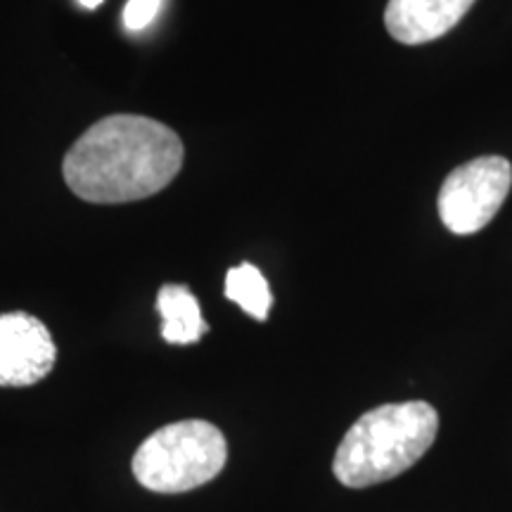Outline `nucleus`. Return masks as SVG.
Here are the masks:
<instances>
[{"instance_id":"2","label":"nucleus","mask_w":512,"mask_h":512,"mask_svg":"<svg viewBox=\"0 0 512 512\" xmlns=\"http://www.w3.org/2000/svg\"><path fill=\"white\" fill-rule=\"evenodd\" d=\"M439 415L427 401L384 403L363 413L335 453L332 472L349 489L399 477L430 451Z\"/></svg>"},{"instance_id":"9","label":"nucleus","mask_w":512,"mask_h":512,"mask_svg":"<svg viewBox=\"0 0 512 512\" xmlns=\"http://www.w3.org/2000/svg\"><path fill=\"white\" fill-rule=\"evenodd\" d=\"M164 0H128L124 8V24L128 31H143L159 15Z\"/></svg>"},{"instance_id":"3","label":"nucleus","mask_w":512,"mask_h":512,"mask_svg":"<svg viewBox=\"0 0 512 512\" xmlns=\"http://www.w3.org/2000/svg\"><path fill=\"white\" fill-rule=\"evenodd\" d=\"M228 444L207 420L171 422L150 434L133 456L138 484L155 494H183L211 482L226 467Z\"/></svg>"},{"instance_id":"6","label":"nucleus","mask_w":512,"mask_h":512,"mask_svg":"<svg viewBox=\"0 0 512 512\" xmlns=\"http://www.w3.org/2000/svg\"><path fill=\"white\" fill-rule=\"evenodd\" d=\"M475 0H389L384 27L403 46H422L448 34Z\"/></svg>"},{"instance_id":"1","label":"nucleus","mask_w":512,"mask_h":512,"mask_svg":"<svg viewBox=\"0 0 512 512\" xmlns=\"http://www.w3.org/2000/svg\"><path fill=\"white\" fill-rule=\"evenodd\" d=\"M183 140L140 114H112L88 128L64 155L69 190L91 204H126L157 195L181 174Z\"/></svg>"},{"instance_id":"4","label":"nucleus","mask_w":512,"mask_h":512,"mask_svg":"<svg viewBox=\"0 0 512 512\" xmlns=\"http://www.w3.org/2000/svg\"><path fill=\"white\" fill-rule=\"evenodd\" d=\"M512 188V164L505 157H477L446 176L439 190V219L456 235L489 226Z\"/></svg>"},{"instance_id":"7","label":"nucleus","mask_w":512,"mask_h":512,"mask_svg":"<svg viewBox=\"0 0 512 512\" xmlns=\"http://www.w3.org/2000/svg\"><path fill=\"white\" fill-rule=\"evenodd\" d=\"M157 311L162 337L169 344H195L209 330L197 297L185 285H164L157 294Z\"/></svg>"},{"instance_id":"8","label":"nucleus","mask_w":512,"mask_h":512,"mask_svg":"<svg viewBox=\"0 0 512 512\" xmlns=\"http://www.w3.org/2000/svg\"><path fill=\"white\" fill-rule=\"evenodd\" d=\"M226 297L256 320H266L273 306L271 287L252 264H240L226 273Z\"/></svg>"},{"instance_id":"5","label":"nucleus","mask_w":512,"mask_h":512,"mask_svg":"<svg viewBox=\"0 0 512 512\" xmlns=\"http://www.w3.org/2000/svg\"><path fill=\"white\" fill-rule=\"evenodd\" d=\"M53 335L36 316L15 311L0 316V387H31L55 366Z\"/></svg>"},{"instance_id":"10","label":"nucleus","mask_w":512,"mask_h":512,"mask_svg":"<svg viewBox=\"0 0 512 512\" xmlns=\"http://www.w3.org/2000/svg\"><path fill=\"white\" fill-rule=\"evenodd\" d=\"M79 5L86 10H95V8H100L102 0H79Z\"/></svg>"}]
</instances>
